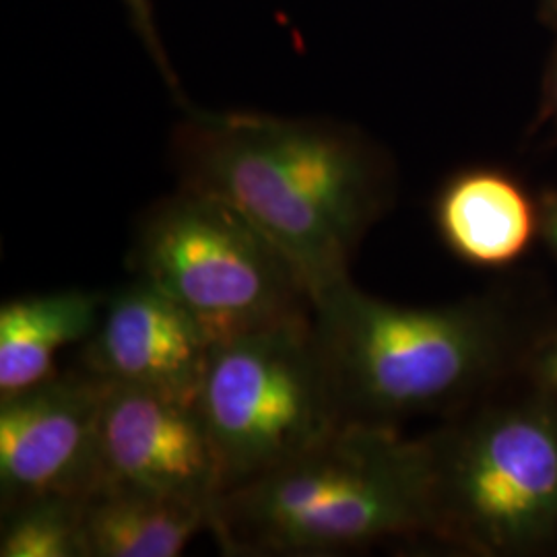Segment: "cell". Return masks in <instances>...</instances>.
<instances>
[{"label":"cell","mask_w":557,"mask_h":557,"mask_svg":"<svg viewBox=\"0 0 557 557\" xmlns=\"http://www.w3.org/2000/svg\"><path fill=\"white\" fill-rule=\"evenodd\" d=\"M182 188L230 205L292 260L312 299L349 278L382 211V180L354 135L308 120L202 114L176 137Z\"/></svg>","instance_id":"1"},{"label":"cell","mask_w":557,"mask_h":557,"mask_svg":"<svg viewBox=\"0 0 557 557\" xmlns=\"http://www.w3.org/2000/svg\"><path fill=\"white\" fill-rule=\"evenodd\" d=\"M432 531L425 438L345 423L298 457L225 490L209 533L225 556H341Z\"/></svg>","instance_id":"2"},{"label":"cell","mask_w":557,"mask_h":557,"mask_svg":"<svg viewBox=\"0 0 557 557\" xmlns=\"http://www.w3.org/2000/svg\"><path fill=\"white\" fill-rule=\"evenodd\" d=\"M314 333L345 423L455 409L504 368L510 331L490 299L400 306L345 278L314 299Z\"/></svg>","instance_id":"3"},{"label":"cell","mask_w":557,"mask_h":557,"mask_svg":"<svg viewBox=\"0 0 557 557\" xmlns=\"http://www.w3.org/2000/svg\"><path fill=\"white\" fill-rule=\"evenodd\" d=\"M432 531L481 556H522L557 539V405H498L425 438Z\"/></svg>","instance_id":"4"},{"label":"cell","mask_w":557,"mask_h":557,"mask_svg":"<svg viewBox=\"0 0 557 557\" xmlns=\"http://www.w3.org/2000/svg\"><path fill=\"white\" fill-rule=\"evenodd\" d=\"M131 267L178 301L213 345L314 312L292 260L230 205L190 188L145 213Z\"/></svg>","instance_id":"5"},{"label":"cell","mask_w":557,"mask_h":557,"mask_svg":"<svg viewBox=\"0 0 557 557\" xmlns=\"http://www.w3.org/2000/svg\"><path fill=\"white\" fill-rule=\"evenodd\" d=\"M197 400L220 457L223 492L345 425L314 312L213 345Z\"/></svg>","instance_id":"6"},{"label":"cell","mask_w":557,"mask_h":557,"mask_svg":"<svg viewBox=\"0 0 557 557\" xmlns=\"http://www.w3.org/2000/svg\"><path fill=\"white\" fill-rule=\"evenodd\" d=\"M108 388L110 380L83 368L0 398V510L40 496L87 498L100 487Z\"/></svg>","instance_id":"7"},{"label":"cell","mask_w":557,"mask_h":557,"mask_svg":"<svg viewBox=\"0 0 557 557\" xmlns=\"http://www.w3.org/2000/svg\"><path fill=\"white\" fill-rule=\"evenodd\" d=\"M100 487L213 506L221 462L197 398L110 382L100 430ZM98 487V490H100Z\"/></svg>","instance_id":"8"},{"label":"cell","mask_w":557,"mask_h":557,"mask_svg":"<svg viewBox=\"0 0 557 557\" xmlns=\"http://www.w3.org/2000/svg\"><path fill=\"white\" fill-rule=\"evenodd\" d=\"M211 347L178 301L135 275L106 294L100 322L83 347V363L114 384L197 398Z\"/></svg>","instance_id":"9"},{"label":"cell","mask_w":557,"mask_h":557,"mask_svg":"<svg viewBox=\"0 0 557 557\" xmlns=\"http://www.w3.org/2000/svg\"><path fill=\"white\" fill-rule=\"evenodd\" d=\"M106 294L60 289L0 306V398L57 376L60 351L94 335Z\"/></svg>","instance_id":"10"},{"label":"cell","mask_w":557,"mask_h":557,"mask_svg":"<svg viewBox=\"0 0 557 557\" xmlns=\"http://www.w3.org/2000/svg\"><path fill=\"white\" fill-rule=\"evenodd\" d=\"M436 225L458 259L475 267H504L529 248L539 218L512 180L478 170L458 176L442 190Z\"/></svg>","instance_id":"11"},{"label":"cell","mask_w":557,"mask_h":557,"mask_svg":"<svg viewBox=\"0 0 557 557\" xmlns=\"http://www.w3.org/2000/svg\"><path fill=\"white\" fill-rule=\"evenodd\" d=\"M213 506L126 487H100L83 504L85 557H178Z\"/></svg>","instance_id":"12"},{"label":"cell","mask_w":557,"mask_h":557,"mask_svg":"<svg viewBox=\"0 0 557 557\" xmlns=\"http://www.w3.org/2000/svg\"><path fill=\"white\" fill-rule=\"evenodd\" d=\"M85 498L40 496L2 508L0 557H85Z\"/></svg>","instance_id":"13"},{"label":"cell","mask_w":557,"mask_h":557,"mask_svg":"<svg viewBox=\"0 0 557 557\" xmlns=\"http://www.w3.org/2000/svg\"><path fill=\"white\" fill-rule=\"evenodd\" d=\"M535 374H537L539 384L552 397H557V335L541 347L535 361Z\"/></svg>","instance_id":"14"},{"label":"cell","mask_w":557,"mask_h":557,"mask_svg":"<svg viewBox=\"0 0 557 557\" xmlns=\"http://www.w3.org/2000/svg\"><path fill=\"white\" fill-rule=\"evenodd\" d=\"M539 227L557 257V197H552L545 202L539 218Z\"/></svg>","instance_id":"15"},{"label":"cell","mask_w":557,"mask_h":557,"mask_svg":"<svg viewBox=\"0 0 557 557\" xmlns=\"http://www.w3.org/2000/svg\"><path fill=\"white\" fill-rule=\"evenodd\" d=\"M554 94H556V103H557V69H556V85H554Z\"/></svg>","instance_id":"16"},{"label":"cell","mask_w":557,"mask_h":557,"mask_svg":"<svg viewBox=\"0 0 557 557\" xmlns=\"http://www.w3.org/2000/svg\"><path fill=\"white\" fill-rule=\"evenodd\" d=\"M133 2H137V4L140 7V2H143V0H133Z\"/></svg>","instance_id":"17"}]
</instances>
